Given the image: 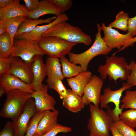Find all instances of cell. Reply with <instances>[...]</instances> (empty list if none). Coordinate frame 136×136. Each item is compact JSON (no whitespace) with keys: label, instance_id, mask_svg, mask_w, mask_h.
<instances>
[{"label":"cell","instance_id":"obj_1","mask_svg":"<svg viewBox=\"0 0 136 136\" xmlns=\"http://www.w3.org/2000/svg\"><path fill=\"white\" fill-rule=\"evenodd\" d=\"M97 32L95 35V40L91 46L88 50L81 53L75 54L71 52L69 54V60L81 66L82 72L88 71V64L94 58L97 56L106 55L112 50L103 40L101 35V26L97 24Z\"/></svg>","mask_w":136,"mask_h":136},{"label":"cell","instance_id":"obj_2","mask_svg":"<svg viewBox=\"0 0 136 136\" xmlns=\"http://www.w3.org/2000/svg\"><path fill=\"white\" fill-rule=\"evenodd\" d=\"M50 36L57 37L71 43L83 44L86 46H89L92 42L90 36L80 28L73 26L66 21L55 25L43 33L42 37Z\"/></svg>","mask_w":136,"mask_h":136},{"label":"cell","instance_id":"obj_3","mask_svg":"<svg viewBox=\"0 0 136 136\" xmlns=\"http://www.w3.org/2000/svg\"><path fill=\"white\" fill-rule=\"evenodd\" d=\"M106 63L99 65L97 71L103 80L107 77L110 81H116L120 79L123 81L127 80L131 74V71L128 68V63L123 57L112 55L107 56Z\"/></svg>","mask_w":136,"mask_h":136},{"label":"cell","instance_id":"obj_4","mask_svg":"<svg viewBox=\"0 0 136 136\" xmlns=\"http://www.w3.org/2000/svg\"><path fill=\"white\" fill-rule=\"evenodd\" d=\"M31 94L20 90L16 89L6 93V98L0 112V116L14 122L18 118Z\"/></svg>","mask_w":136,"mask_h":136},{"label":"cell","instance_id":"obj_5","mask_svg":"<svg viewBox=\"0 0 136 136\" xmlns=\"http://www.w3.org/2000/svg\"><path fill=\"white\" fill-rule=\"evenodd\" d=\"M89 107L90 116L87 125L89 136H110L113 123L112 117L99 106L91 104Z\"/></svg>","mask_w":136,"mask_h":136},{"label":"cell","instance_id":"obj_6","mask_svg":"<svg viewBox=\"0 0 136 136\" xmlns=\"http://www.w3.org/2000/svg\"><path fill=\"white\" fill-rule=\"evenodd\" d=\"M39 44L46 54L50 57L59 58L68 55L77 44L54 36L42 37L39 41Z\"/></svg>","mask_w":136,"mask_h":136},{"label":"cell","instance_id":"obj_7","mask_svg":"<svg viewBox=\"0 0 136 136\" xmlns=\"http://www.w3.org/2000/svg\"><path fill=\"white\" fill-rule=\"evenodd\" d=\"M45 54L39 46V41L16 39L9 57H19L25 62L32 63L35 56Z\"/></svg>","mask_w":136,"mask_h":136},{"label":"cell","instance_id":"obj_8","mask_svg":"<svg viewBox=\"0 0 136 136\" xmlns=\"http://www.w3.org/2000/svg\"><path fill=\"white\" fill-rule=\"evenodd\" d=\"M132 86L127 82H124L122 83V87L118 89L113 90L109 87L104 89V93L101 95L100 98L99 104L101 108L107 109L109 107L108 104L113 103L115 105L114 109H113V112L116 116L119 117L122 111L119 106L122 94L124 91L130 89Z\"/></svg>","mask_w":136,"mask_h":136},{"label":"cell","instance_id":"obj_9","mask_svg":"<svg viewBox=\"0 0 136 136\" xmlns=\"http://www.w3.org/2000/svg\"><path fill=\"white\" fill-rule=\"evenodd\" d=\"M36 112L34 100L31 97L17 119L12 122L14 136H25L29 122Z\"/></svg>","mask_w":136,"mask_h":136},{"label":"cell","instance_id":"obj_10","mask_svg":"<svg viewBox=\"0 0 136 136\" xmlns=\"http://www.w3.org/2000/svg\"><path fill=\"white\" fill-rule=\"evenodd\" d=\"M104 83V80L100 77L95 75H92L85 86L82 96L85 106L92 103L99 106Z\"/></svg>","mask_w":136,"mask_h":136},{"label":"cell","instance_id":"obj_11","mask_svg":"<svg viewBox=\"0 0 136 136\" xmlns=\"http://www.w3.org/2000/svg\"><path fill=\"white\" fill-rule=\"evenodd\" d=\"M101 27L104 34L103 39L112 49L115 48L120 49L133 37L129 33L121 34L112 27L106 26L104 23L101 24Z\"/></svg>","mask_w":136,"mask_h":136},{"label":"cell","instance_id":"obj_12","mask_svg":"<svg viewBox=\"0 0 136 136\" xmlns=\"http://www.w3.org/2000/svg\"><path fill=\"white\" fill-rule=\"evenodd\" d=\"M18 89L33 93L35 91L30 84H27L20 79L9 73L0 75V97L7 92Z\"/></svg>","mask_w":136,"mask_h":136},{"label":"cell","instance_id":"obj_13","mask_svg":"<svg viewBox=\"0 0 136 136\" xmlns=\"http://www.w3.org/2000/svg\"><path fill=\"white\" fill-rule=\"evenodd\" d=\"M9 73L17 77L26 83L30 85L33 79L32 63L25 62L18 57H13Z\"/></svg>","mask_w":136,"mask_h":136},{"label":"cell","instance_id":"obj_14","mask_svg":"<svg viewBox=\"0 0 136 136\" xmlns=\"http://www.w3.org/2000/svg\"><path fill=\"white\" fill-rule=\"evenodd\" d=\"M48 87L45 84L39 91H34L31 97L34 100L37 112H43L47 111H54L56 109V101L54 98L48 92Z\"/></svg>","mask_w":136,"mask_h":136},{"label":"cell","instance_id":"obj_15","mask_svg":"<svg viewBox=\"0 0 136 136\" xmlns=\"http://www.w3.org/2000/svg\"><path fill=\"white\" fill-rule=\"evenodd\" d=\"M31 65L33 79L30 85L35 91H38L42 88L43 85V81L45 77L47 76L43 56L41 55L35 56L33 58Z\"/></svg>","mask_w":136,"mask_h":136},{"label":"cell","instance_id":"obj_16","mask_svg":"<svg viewBox=\"0 0 136 136\" xmlns=\"http://www.w3.org/2000/svg\"><path fill=\"white\" fill-rule=\"evenodd\" d=\"M69 19L67 15L61 13L57 16V18L51 23L42 25H38L31 32L19 35L15 38L16 39H25L39 41L43 33L55 25L61 22L67 21Z\"/></svg>","mask_w":136,"mask_h":136},{"label":"cell","instance_id":"obj_17","mask_svg":"<svg viewBox=\"0 0 136 136\" xmlns=\"http://www.w3.org/2000/svg\"><path fill=\"white\" fill-rule=\"evenodd\" d=\"M59 114L58 111L56 109L45 111L39 123L35 135H43L53 128L58 123Z\"/></svg>","mask_w":136,"mask_h":136},{"label":"cell","instance_id":"obj_18","mask_svg":"<svg viewBox=\"0 0 136 136\" xmlns=\"http://www.w3.org/2000/svg\"><path fill=\"white\" fill-rule=\"evenodd\" d=\"M92 75L89 71L81 72L74 77L66 78L67 83L73 92L82 96L84 89Z\"/></svg>","mask_w":136,"mask_h":136},{"label":"cell","instance_id":"obj_19","mask_svg":"<svg viewBox=\"0 0 136 136\" xmlns=\"http://www.w3.org/2000/svg\"><path fill=\"white\" fill-rule=\"evenodd\" d=\"M20 1L14 0L9 6L4 8L0 7V21L18 16L27 17L28 11L25 5L20 3Z\"/></svg>","mask_w":136,"mask_h":136},{"label":"cell","instance_id":"obj_20","mask_svg":"<svg viewBox=\"0 0 136 136\" xmlns=\"http://www.w3.org/2000/svg\"><path fill=\"white\" fill-rule=\"evenodd\" d=\"M61 13H62L61 11L49 0H43L40 1L36 9L32 12H28L27 17L37 19L41 16L47 14H53L57 16Z\"/></svg>","mask_w":136,"mask_h":136},{"label":"cell","instance_id":"obj_21","mask_svg":"<svg viewBox=\"0 0 136 136\" xmlns=\"http://www.w3.org/2000/svg\"><path fill=\"white\" fill-rule=\"evenodd\" d=\"M63 106L69 111L77 113L84 108L85 106L82 96L75 93L71 89H67L66 95L62 99Z\"/></svg>","mask_w":136,"mask_h":136},{"label":"cell","instance_id":"obj_22","mask_svg":"<svg viewBox=\"0 0 136 136\" xmlns=\"http://www.w3.org/2000/svg\"><path fill=\"white\" fill-rule=\"evenodd\" d=\"M56 18L57 16H56L49 17L45 19H34L26 18L20 25L15 38L20 34L28 33L31 32L39 25L50 23Z\"/></svg>","mask_w":136,"mask_h":136},{"label":"cell","instance_id":"obj_23","mask_svg":"<svg viewBox=\"0 0 136 136\" xmlns=\"http://www.w3.org/2000/svg\"><path fill=\"white\" fill-rule=\"evenodd\" d=\"M45 64L47 77H56L62 80L64 78L59 58L47 57Z\"/></svg>","mask_w":136,"mask_h":136},{"label":"cell","instance_id":"obj_24","mask_svg":"<svg viewBox=\"0 0 136 136\" xmlns=\"http://www.w3.org/2000/svg\"><path fill=\"white\" fill-rule=\"evenodd\" d=\"M107 111L112 117L113 125L124 136H136V131L122 122L119 117L116 116L114 113L113 109L109 107Z\"/></svg>","mask_w":136,"mask_h":136},{"label":"cell","instance_id":"obj_25","mask_svg":"<svg viewBox=\"0 0 136 136\" xmlns=\"http://www.w3.org/2000/svg\"><path fill=\"white\" fill-rule=\"evenodd\" d=\"M59 59L64 78H69L74 77L82 72L80 66L70 62L65 57H61Z\"/></svg>","mask_w":136,"mask_h":136},{"label":"cell","instance_id":"obj_26","mask_svg":"<svg viewBox=\"0 0 136 136\" xmlns=\"http://www.w3.org/2000/svg\"><path fill=\"white\" fill-rule=\"evenodd\" d=\"M27 18L25 16H20L1 21H2L4 24L13 45L15 37L18 28L22 23Z\"/></svg>","mask_w":136,"mask_h":136},{"label":"cell","instance_id":"obj_27","mask_svg":"<svg viewBox=\"0 0 136 136\" xmlns=\"http://www.w3.org/2000/svg\"><path fill=\"white\" fill-rule=\"evenodd\" d=\"M10 36L7 32L0 35V58L9 57L13 48Z\"/></svg>","mask_w":136,"mask_h":136},{"label":"cell","instance_id":"obj_28","mask_svg":"<svg viewBox=\"0 0 136 136\" xmlns=\"http://www.w3.org/2000/svg\"><path fill=\"white\" fill-rule=\"evenodd\" d=\"M46 82L49 88L55 90L61 99L62 100L65 97L67 89L63 84L62 80L56 77H47Z\"/></svg>","mask_w":136,"mask_h":136},{"label":"cell","instance_id":"obj_29","mask_svg":"<svg viewBox=\"0 0 136 136\" xmlns=\"http://www.w3.org/2000/svg\"><path fill=\"white\" fill-rule=\"evenodd\" d=\"M129 18V14L128 13L120 11L116 16L115 20L108 26L126 32L128 30Z\"/></svg>","mask_w":136,"mask_h":136},{"label":"cell","instance_id":"obj_30","mask_svg":"<svg viewBox=\"0 0 136 136\" xmlns=\"http://www.w3.org/2000/svg\"><path fill=\"white\" fill-rule=\"evenodd\" d=\"M121 101L122 104L120 108L122 110L127 108L136 109V90H126Z\"/></svg>","mask_w":136,"mask_h":136},{"label":"cell","instance_id":"obj_31","mask_svg":"<svg viewBox=\"0 0 136 136\" xmlns=\"http://www.w3.org/2000/svg\"><path fill=\"white\" fill-rule=\"evenodd\" d=\"M124 123L134 129L136 127V109H130L122 112L119 115Z\"/></svg>","mask_w":136,"mask_h":136},{"label":"cell","instance_id":"obj_32","mask_svg":"<svg viewBox=\"0 0 136 136\" xmlns=\"http://www.w3.org/2000/svg\"><path fill=\"white\" fill-rule=\"evenodd\" d=\"M45 112H36L29 122L25 136H33L35 135L39 123Z\"/></svg>","mask_w":136,"mask_h":136},{"label":"cell","instance_id":"obj_33","mask_svg":"<svg viewBox=\"0 0 136 136\" xmlns=\"http://www.w3.org/2000/svg\"><path fill=\"white\" fill-rule=\"evenodd\" d=\"M72 130L70 127L63 126L58 123L53 128L45 134L40 136L35 135L33 136H56L59 133H67L72 131Z\"/></svg>","mask_w":136,"mask_h":136},{"label":"cell","instance_id":"obj_34","mask_svg":"<svg viewBox=\"0 0 136 136\" xmlns=\"http://www.w3.org/2000/svg\"><path fill=\"white\" fill-rule=\"evenodd\" d=\"M54 4L62 13L69 10L72 7L73 3L72 0H49Z\"/></svg>","mask_w":136,"mask_h":136},{"label":"cell","instance_id":"obj_35","mask_svg":"<svg viewBox=\"0 0 136 136\" xmlns=\"http://www.w3.org/2000/svg\"><path fill=\"white\" fill-rule=\"evenodd\" d=\"M128 66L131 71V73L126 80V82L132 86H136V60L131 61Z\"/></svg>","mask_w":136,"mask_h":136},{"label":"cell","instance_id":"obj_36","mask_svg":"<svg viewBox=\"0 0 136 136\" xmlns=\"http://www.w3.org/2000/svg\"><path fill=\"white\" fill-rule=\"evenodd\" d=\"M12 60V57L0 58V75L5 73H9Z\"/></svg>","mask_w":136,"mask_h":136},{"label":"cell","instance_id":"obj_37","mask_svg":"<svg viewBox=\"0 0 136 136\" xmlns=\"http://www.w3.org/2000/svg\"><path fill=\"white\" fill-rule=\"evenodd\" d=\"M0 136H14L13 122L8 121L0 131Z\"/></svg>","mask_w":136,"mask_h":136},{"label":"cell","instance_id":"obj_38","mask_svg":"<svg viewBox=\"0 0 136 136\" xmlns=\"http://www.w3.org/2000/svg\"><path fill=\"white\" fill-rule=\"evenodd\" d=\"M127 32L129 33L133 37L136 36V15L129 19Z\"/></svg>","mask_w":136,"mask_h":136},{"label":"cell","instance_id":"obj_39","mask_svg":"<svg viewBox=\"0 0 136 136\" xmlns=\"http://www.w3.org/2000/svg\"><path fill=\"white\" fill-rule=\"evenodd\" d=\"M23 1L27 10L29 12L32 11L36 9L40 2L39 0H24Z\"/></svg>","mask_w":136,"mask_h":136},{"label":"cell","instance_id":"obj_40","mask_svg":"<svg viewBox=\"0 0 136 136\" xmlns=\"http://www.w3.org/2000/svg\"><path fill=\"white\" fill-rule=\"evenodd\" d=\"M136 42V36L131 39L125 46L115 52L113 54L115 55L117 52L125 50L126 48L130 46H133L135 43Z\"/></svg>","mask_w":136,"mask_h":136},{"label":"cell","instance_id":"obj_41","mask_svg":"<svg viewBox=\"0 0 136 136\" xmlns=\"http://www.w3.org/2000/svg\"><path fill=\"white\" fill-rule=\"evenodd\" d=\"M14 0H0V7L4 8L10 5Z\"/></svg>","mask_w":136,"mask_h":136},{"label":"cell","instance_id":"obj_42","mask_svg":"<svg viewBox=\"0 0 136 136\" xmlns=\"http://www.w3.org/2000/svg\"><path fill=\"white\" fill-rule=\"evenodd\" d=\"M110 131L113 136H124L113 125L111 127Z\"/></svg>","mask_w":136,"mask_h":136},{"label":"cell","instance_id":"obj_43","mask_svg":"<svg viewBox=\"0 0 136 136\" xmlns=\"http://www.w3.org/2000/svg\"><path fill=\"white\" fill-rule=\"evenodd\" d=\"M7 32L6 27L2 21H0V35Z\"/></svg>","mask_w":136,"mask_h":136},{"label":"cell","instance_id":"obj_44","mask_svg":"<svg viewBox=\"0 0 136 136\" xmlns=\"http://www.w3.org/2000/svg\"><path fill=\"white\" fill-rule=\"evenodd\" d=\"M62 136H64V135H62Z\"/></svg>","mask_w":136,"mask_h":136}]
</instances>
